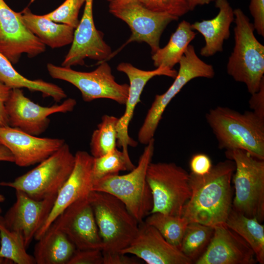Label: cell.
<instances>
[{
    "label": "cell",
    "instance_id": "1",
    "mask_svg": "<svg viewBox=\"0 0 264 264\" xmlns=\"http://www.w3.org/2000/svg\"><path fill=\"white\" fill-rule=\"evenodd\" d=\"M235 170L234 162L228 159L213 166L205 175L190 173L191 195L181 217L188 223L213 227L225 224L232 207L231 180Z\"/></svg>",
    "mask_w": 264,
    "mask_h": 264
},
{
    "label": "cell",
    "instance_id": "2",
    "mask_svg": "<svg viewBox=\"0 0 264 264\" xmlns=\"http://www.w3.org/2000/svg\"><path fill=\"white\" fill-rule=\"evenodd\" d=\"M205 118L219 149L244 150L264 160V118L253 111L242 113L220 106L210 110Z\"/></svg>",
    "mask_w": 264,
    "mask_h": 264
},
{
    "label": "cell",
    "instance_id": "3",
    "mask_svg": "<svg viewBox=\"0 0 264 264\" xmlns=\"http://www.w3.org/2000/svg\"><path fill=\"white\" fill-rule=\"evenodd\" d=\"M154 149L153 138L146 145L137 166L128 174L108 176L92 183V191L106 192L118 198L139 223L151 214L153 207L152 194L146 174Z\"/></svg>",
    "mask_w": 264,
    "mask_h": 264
},
{
    "label": "cell",
    "instance_id": "4",
    "mask_svg": "<svg viewBox=\"0 0 264 264\" xmlns=\"http://www.w3.org/2000/svg\"><path fill=\"white\" fill-rule=\"evenodd\" d=\"M234 46L229 57L228 74L244 83L250 94L258 91L264 80V46L255 37L253 23L240 8L234 10Z\"/></svg>",
    "mask_w": 264,
    "mask_h": 264
},
{
    "label": "cell",
    "instance_id": "5",
    "mask_svg": "<svg viewBox=\"0 0 264 264\" xmlns=\"http://www.w3.org/2000/svg\"><path fill=\"white\" fill-rule=\"evenodd\" d=\"M99 234L103 252H120L136 237L139 222L124 203L114 196L91 191L88 196Z\"/></svg>",
    "mask_w": 264,
    "mask_h": 264
},
{
    "label": "cell",
    "instance_id": "6",
    "mask_svg": "<svg viewBox=\"0 0 264 264\" xmlns=\"http://www.w3.org/2000/svg\"><path fill=\"white\" fill-rule=\"evenodd\" d=\"M225 154L235 165L232 178L235 193L232 208L262 222L264 220V160L239 149L225 151Z\"/></svg>",
    "mask_w": 264,
    "mask_h": 264
},
{
    "label": "cell",
    "instance_id": "7",
    "mask_svg": "<svg viewBox=\"0 0 264 264\" xmlns=\"http://www.w3.org/2000/svg\"><path fill=\"white\" fill-rule=\"evenodd\" d=\"M75 155L66 142L56 152L34 168L12 182H1L0 186L9 187L42 200L57 196L70 176L75 165Z\"/></svg>",
    "mask_w": 264,
    "mask_h": 264
},
{
    "label": "cell",
    "instance_id": "8",
    "mask_svg": "<svg viewBox=\"0 0 264 264\" xmlns=\"http://www.w3.org/2000/svg\"><path fill=\"white\" fill-rule=\"evenodd\" d=\"M146 179L153 199L151 213L181 216L184 206L189 199L191 190L189 174L174 163L149 164Z\"/></svg>",
    "mask_w": 264,
    "mask_h": 264
},
{
    "label": "cell",
    "instance_id": "9",
    "mask_svg": "<svg viewBox=\"0 0 264 264\" xmlns=\"http://www.w3.org/2000/svg\"><path fill=\"white\" fill-rule=\"evenodd\" d=\"M179 64L174 82L165 92L155 95L147 112L138 133V140L142 144L147 145L154 138L166 108L185 85L194 78H212L215 76L213 66L200 59L191 44L188 46Z\"/></svg>",
    "mask_w": 264,
    "mask_h": 264
},
{
    "label": "cell",
    "instance_id": "10",
    "mask_svg": "<svg viewBox=\"0 0 264 264\" xmlns=\"http://www.w3.org/2000/svg\"><path fill=\"white\" fill-rule=\"evenodd\" d=\"M99 63V66L90 72L76 71L71 67L59 66L51 63L47 64V69L52 78L65 81L76 87L85 102L106 98L125 105L129 85L117 83L110 65L105 61Z\"/></svg>",
    "mask_w": 264,
    "mask_h": 264
},
{
    "label": "cell",
    "instance_id": "11",
    "mask_svg": "<svg viewBox=\"0 0 264 264\" xmlns=\"http://www.w3.org/2000/svg\"><path fill=\"white\" fill-rule=\"evenodd\" d=\"M109 7L111 14L125 22L131 29L132 35L125 44L145 42L150 46L152 54L160 48V37L167 25L179 18L151 11L139 0H112Z\"/></svg>",
    "mask_w": 264,
    "mask_h": 264
},
{
    "label": "cell",
    "instance_id": "12",
    "mask_svg": "<svg viewBox=\"0 0 264 264\" xmlns=\"http://www.w3.org/2000/svg\"><path fill=\"white\" fill-rule=\"evenodd\" d=\"M76 104L74 99L68 98L61 104L43 107L26 97L21 88H13L5 103V109L9 126L38 136L48 128L49 115L72 111Z\"/></svg>",
    "mask_w": 264,
    "mask_h": 264
},
{
    "label": "cell",
    "instance_id": "13",
    "mask_svg": "<svg viewBox=\"0 0 264 264\" xmlns=\"http://www.w3.org/2000/svg\"><path fill=\"white\" fill-rule=\"evenodd\" d=\"M45 48V45L25 26L21 12L14 11L4 0H0V52L15 65L22 54L34 58Z\"/></svg>",
    "mask_w": 264,
    "mask_h": 264
},
{
    "label": "cell",
    "instance_id": "14",
    "mask_svg": "<svg viewBox=\"0 0 264 264\" xmlns=\"http://www.w3.org/2000/svg\"><path fill=\"white\" fill-rule=\"evenodd\" d=\"M88 196L70 204L52 223L67 236L77 249L102 250V240Z\"/></svg>",
    "mask_w": 264,
    "mask_h": 264
},
{
    "label": "cell",
    "instance_id": "15",
    "mask_svg": "<svg viewBox=\"0 0 264 264\" xmlns=\"http://www.w3.org/2000/svg\"><path fill=\"white\" fill-rule=\"evenodd\" d=\"M84 13L79 24L75 29L71 46L62 66L84 65L89 58L104 62L111 56L110 47L103 40V33L95 27L92 12L93 0H85Z\"/></svg>",
    "mask_w": 264,
    "mask_h": 264
},
{
    "label": "cell",
    "instance_id": "16",
    "mask_svg": "<svg viewBox=\"0 0 264 264\" xmlns=\"http://www.w3.org/2000/svg\"><path fill=\"white\" fill-rule=\"evenodd\" d=\"M74 168L59 190L52 209L44 223L34 239L39 240L64 211L76 200L87 197L92 191V168L93 157L86 151H78L75 154Z\"/></svg>",
    "mask_w": 264,
    "mask_h": 264
},
{
    "label": "cell",
    "instance_id": "17",
    "mask_svg": "<svg viewBox=\"0 0 264 264\" xmlns=\"http://www.w3.org/2000/svg\"><path fill=\"white\" fill-rule=\"evenodd\" d=\"M56 197L37 200L22 191L16 190V201L5 214L3 220L9 229L23 235L26 248L47 220Z\"/></svg>",
    "mask_w": 264,
    "mask_h": 264
},
{
    "label": "cell",
    "instance_id": "18",
    "mask_svg": "<svg viewBox=\"0 0 264 264\" xmlns=\"http://www.w3.org/2000/svg\"><path fill=\"white\" fill-rule=\"evenodd\" d=\"M65 143L64 139L40 137L9 126H0V145L12 154L14 163L20 167L39 163Z\"/></svg>",
    "mask_w": 264,
    "mask_h": 264
},
{
    "label": "cell",
    "instance_id": "19",
    "mask_svg": "<svg viewBox=\"0 0 264 264\" xmlns=\"http://www.w3.org/2000/svg\"><path fill=\"white\" fill-rule=\"evenodd\" d=\"M117 70L125 73L129 79L130 85L128 98L125 103V110L118 119L117 125V146L121 147L127 154L128 146L135 147L137 142L129 135L128 128L132 118L134 109L140 102V96L147 83L156 76L164 75L175 79L177 71L166 67L159 66L152 70L139 69L129 63H121L117 66Z\"/></svg>",
    "mask_w": 264,
    "mask_h": 264
},
{
    "label": "cell",
    "instance_id": "20",
    "mask_svg": "<svg viewBox=\"0 0 264 264\" xmlns=\"http://www.w3.org/2000/svg\"><path fill=\"white\" fill-rule=\"evenodd\" d=\"M255 253L246 242L225 224L214 227L211 241L196 264H254Z\"/></svg>",
    "mask_w": 264,
    "mask_h": 264
},
{
    "label": "cell",
    "instance_id": "21",
    "mask_svg": "<svg viewBox=\"0 0 264 264\" xmlns=\"http://www.w3.org/2000/svg\"><path fill=\"white\" fill-rule=\"evenodd\" d=\"M120 252L134 255L148 264H193L180 250L169 243L156 228L144 220L139 223L136 237Z\"/></svg>",
    "mask_w": 264,
    "mask_h": 264
},
{
    "label": "cell",
    "instance_id": "22",
    "mask_svg": "<svg viewBox=\"0 0 264 264\" xmlns=\"http://www.w3.org/2000/svg\"><path fill=\"white\" fill-rule=\"evenodd\" d=\"M215 7L219 11L214 18L191 24L192 29L198 31L204 38L205 44L200 54L205 57L223 51L224 42L229 37L230 27L234 21V10L227 0H215Z\"/></svg>",
    "mask_w": 264,
    "mask_h": 264
},
{
    "label": "cell",
    "instance_id": "23",
    "mask_svg": "<svg viewBox=\"0 0 264 264\" xmlns=\"http://www.w3.org/2000/svg\"><path fill=\"white\" fill-rule=\"evenodd\" d=\"M37 241L33 255L37 264H67L77 249L54 223Z\"/></svg>",
    "mask_w": 264,
    "mask_h": 264
},
{
    "label": "cell",
    "instance_id": "24",
    "mask_svg": "<svg viewBox=\"0 0 264 264\" xmlns=\"http://www.w3.org/2000/svg\"><path fill=\"white\" fill-rule=\"evenodd\" d=\"M21 14L25 26L44 45L55 48L72 44L75 31L72 27L53 22L44 15H35L28 7Z\"/></svg>",
    "mask_w": 264,
    "mask_h": 264
},
{
    "label": "cell",
    "instance_id": "25",
    "mask_svg": "<svg viewBox=\"0 0 264 264\" xmlns=\"http://www.w3.org/2000/svg\"><path fill=\"white\" fill-rule=\"evenodd\" d=\"M0 82L11 89L26 88L31 91L41 92L44 97H51L56 102L66 97L65 91L56 84L42 79L30 80L21 75L0 52Z\"/></svg>",
    "mask_w": 264,
    "mask_h": 264
},
{
    "label": "cell",
    "instance_id": "26",
    "mask_svg": "<svg viewBox=\"0 0 264 264\" xmlns=\"http://www.w3.org/2000/svg\"><path fill=\"white\" fill-rule=\"evenodd\" d=\"M191 24L185 20L181 21L166 45L152 54V59L154 66L173 69L179 63L188 46L197 35Z\"/></svg>",
    "mask_w": 264,
    "mask_h": 264
},
{
    "label": "cell",
    "instance_id": "27",
    "mask_svg": "<svg viewBox=\"0 0 264 264\" xmlns=\"http://www.w3.org/2000/svg\"><path fill=\"white\" fill-rule=\"evenodd\" d=\"M225 224L243 238L253 250L256 260L264 264V226L256 218H250L232 207Z\"/></svg>",
    "mask_w": 264,
    "mask_h": 264
},
{
    "label": "cell",
    "instance_id": "28",
    "mask_svg": "<svg viewBox=\"0 0 264 264\" xmlns=\"http://www.w3.org/2000/svg\"><path fill=\"white\" fill-rule=\"evenodd\" d=\"M0 258L17 264H35L33 256L26 251L23 235L9 229L4 223L3 217L0 215Z\"/></svg>",
    "mask_w": 264,
    "mask_h": 264
},
{
    "label": "cell",
    "instance_id": "29",
    "mask_svg": "<svg viewBox=\"0 0 264 264\" xmlns=\"http://www.w3.org/2000/svg\"><path fill=\"white\" fill-rule=\"evenodd\" d=\"M214 233V227L198 222H190L185 230L181 252L192 263L205 251Z\"/></svg>",
    "mask_w": 264,
    "mask_h": 264
},
{
    "label": "cell",
    "instance_id": "30",
    "mask_svg": "<svg viewBox=\"0 0 264 264\" xmlns=\"http://www.w3.org/2000/svg\"><path fill=\"white\" fill-rule=\"evenodd\" d=\"M144 220L156 228L169 243L180 250L188 224L184 218L155 212L149 214Z\"/></svg>",
    "mask_w": 264,
    "mask_h": 264
},
{
    "label": "cell",
    "instance_id": "31",
    "mask_svg": "<svg viewBox=\"0 0 264 264\" xmlns=\"http://www.w3.org/2000/svg\"><path fill=\"white\" fill-rule=\"evenodd\" d=\"M118 119L106 114L102 117L90 139V152L93 157L102 156L116 148Z\"/></svg>",
    "mask_w": 264,
    "mask_h": 264
},
{
    "label": "cell",
    "instance_id": "32",
    "mask_svg": "<svg viewBox=\"0 0 264 264\" xmlns=\"http://www.w3.org/2000/svg\"><path fill=\"white\" fill-rule=\"evenodd\" d=\"M135 167L129 154L116 148L102 156L93 158L92 180L94 181L108 176L119 175L121 171H131Z\"/></svg>",
    "mask_w": 264,
    "mask_h": 264
},
{
    "label": "cell",
    "instance_id": "33",
    "mask_svg": "<svg viewBox=\"0 0 264 264\" xmlns=\"http://www.w3.org/2000/svg\"><path fill=\"white\" fill-rule=\"evenodd\" d=\"M85 0H66L53 11L44 15L56 23L65 24L76 29L79 24V10Z\"/></svg>",
    "mask_w": 264,
    "mask_h": 264
},
{
    "label": "cell",
    "instance_id": "34",
    "mask_svg": "<svg viewBox=\"0 0 264 264\" xmlns=\"http://www.w3.org/2000/svg\"><path fill=\"white\" fill-rule=\"evenodd\" d=\"M153 12L166 13L179 18L189 11L186 0H139Z\"/></svg>",
    "mask_w": 264,
    "mask_h": 264
},
{
    "label": "cell",
    "instance_id": "35",
    "mask_svg": "<svg viewBox=\"0 0 264 264\" xmlns=\"http://www.w3.org/2000/svg\"><path fill=\"white\" fill-rule=\"evenodd\" d=\"M67 264H103L102 250L76 249Z\"/></svg>",
    "mask_w": 264,
    "mask_h": 264
},
{
    "label": "cell",
    "instance_id": "36",
    "mask_svg": "<svg viewBox=\"0 0 264 264\" xmlns=\"http://www.w3.org/2000/svg\"><path fill=\"white\" fill-rule=\"evenodd\" d=\"M249 8L255 30L264 37V0H250Z\"/></svg>",
    "mask_w": 264,
    "mask_h": 264
},
{
    "label": "cell",
    "instance_id": "37",
    "mask_svg": "<svg viewBox=\"0 0 264 264\" xmlns=\"http://www.w3.org/2000/svg\"><path fill=\"white\" fill-rule=\"evenodd\" d=\"M191 173L197 175H204L208 173L213 165L208 155L203 153L194 154L189 162Z\"/></svg>",
    "mask_w": 264,
    "mask_h": 264
},
{
    "label": "cell",
    "instance_id": "38",
    "mask_svg": "<svg viewBox=\"0 0 264 264\" xmlns=\"http://www.w3.org/2000/svg\"><path fill=\"white\" fill-rule=\"evenodd\" d=\"M249 105L252 111L260 117L264 118V80L256 92L251 94Z\"/></svg>",
    "mask_w": 264,
    "mask_h": 264
},
{
    "label": "cell",
    "instance_id": "39",
    "mask_svg": "<svg viewBox=\"0 0 264 264\" xmlns=\"http://www.w3.org/2000/svg\"><path fill=\"white\" fill-rule=\"evenodd\" d=\"M103 264H138L136 259L128 257L120 252H103Z\"/></svg>",
    "mask_w": 264,
    "mask_h": 264
},
{
    "label": "cell",
    "instance_id": "40",
    "mask_svg": "<svg viewBox=\"0 0 264 264\" xmlns=\"http://www.w3.org/2000/svg\"><path fill=\"white\" fill-rule=\"evenodd\" d=\"M11 89L0 82V126H9L8 119L5 109Z\"/></svg>",
    "mask_w": 264,
    "mask_h": 264
},
{
    "label": "cell",
    "instance_id": "41",
    "mask_svg": "<svg viewBox=\"0 0 264 264\" xmlns=\"http://www.w3.org/2000/svg\"><path fill=\"white\" fill-rule=\"evenodd\" d=\"M0 161L14 162V156L11 152L2 145H0Z\"/></svg>",
    "mask_w": 264,
    "mask_h": 264
},
{
    "label": "cell",
    "instance_id": "42",
    "mask_svg": "<svg viewBox=\"0 0 264 264\" xmlns=\"http://www.w3.org/2000/svg\"><path fill=\"white\" fill-rule=\"evenodd\" d=\"M216 0H186L189 11H192L198 5L208 4Z\"/></svg>",
    "mask_w": 264,
    "mask_h": 264
},
{
    "label": "cell",
    "instance_id": "43",
    "mask_svg": "<svg viewBox=\"0 0 264 264\" xmlns=\"http://www.w3.org/2000/svg\"><path fill=\"white\" fill-rule=\"evenodd\" d=\"M4 200H5L4 197L2 195L0 194V203L3 202ZM1 212H2V210L0 206V214L1 213Z\"/></svg>",
    "mask_w": 264,
    "mask_h": 264
},
{
    "label": "cell",
    "instance_id": "44",
    "mask_svg": "<svg viewBox=\"0 0 264 264\" xmlns=\"http://www.w3.org/2000/svg\"><path fill=\"white\" fill-rule=\"evenodd\" d=\"M108 1H109V2H110V1L112 0H107Z\"/></svg>",
    "mask_w": 264,
    "mask_h": 264
}]
</instances>
